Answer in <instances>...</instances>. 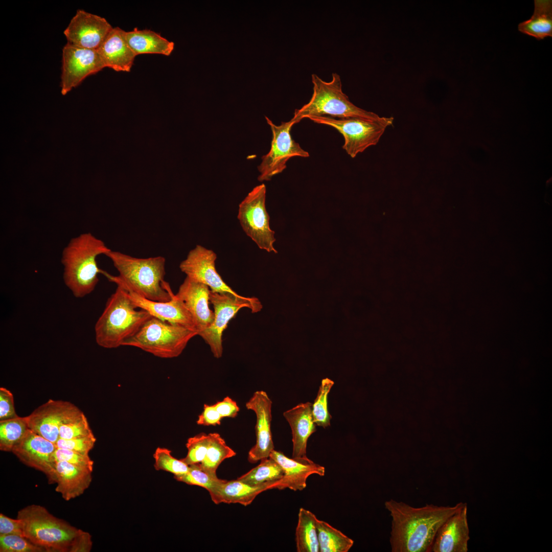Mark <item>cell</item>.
Returning <instances> with one entry per match:
<instances>
[{"instance_id":"18","label":"cell","mask_w":552,"mask_h":552,"mask_svg":"<svg viewBox=\"0 0 552 552\" xmlns=\"http://www.w3.org/2000/svg\"><path fill=\"white\" fill-rule=\"evenodd\" d=\"M468 507L465 502L450 516L438 530L431 552H467L470 532L468 522Z\"/></svg>"},{"instance_id":"8","label":"cell","mask_w":552,"mask_h":552,"mask_svg":"<svg viewBox=\"0 0 552 552\" xmlns=\"http://www.w3.org/2000/svg\"><path fill=\"white\" fill-rule=\"evenodd\" d=\"M314 122L331 126L344 138L342 148L352 158L367 148L378 144L387 127L393 125V117H381L372 120L358 117L334 118L311 117Z\"/></svg>"},{"instance_id":"5","label":"cell","mask_w":552,"mask_h":552,"mask_svg":"<svg viewBox=\"0 0 552 552\" xmlns=\"http://www.w3.org/2000/svg\"><path fill=\"white\" fill-rule=\"evenodd\" d=\"M313 94L309 101L300 109H296L291 120L294 124L304 118L311 117H329L334 118L358 117L376 120L381 117L352 103L342 90L340 76L332 73V79L327 82L317 75H311Z\"/></svg>"},{"instance_id":"45","label":"cell","mask_w":552,"mask_h":552,"mask_svg":"<svg viewBox=\"0 0 552 552\" xmlns=\"http://www.w3.org/2000/svg\"><path fill=\"white\" fill-rule=\"evenodd\" d=\"M92 547L91 536L89 533L80 529L72 543L70 552H89Z\"/></svg>"},{"instance_id":"19","label":"cell","mask_w":552,"mask_h":552,"mask_svg":"<svg viewBox=\"0 0 552 552\" xmlns=\"http://www.w3.org/2000/svg\"><path fill=\"white\" fill-rule=\"evenodd\" d=\"M210 292L206 285L186 277L175 294L191 314L198 334L209 327L214 319V312L209 307Z\"/></svg>"},{"instance_id":"9","label":"cell","mask_w":552,"mask_h":552,"mask_svg":"<svg viewBox=\"0 0 552 552\" xmlns=\"http://www.w3.org/2000/svg\"><path fill=\"white\" fill-rule=\"evenodd\" d=\"M210 301L214 309V320L198 335L209 346L214 356L219 358L223 353L222 333L229 321L243 308H247L252 313H257L261 311L262 305L257 297L214 292L211 290Z\"/></svg>"},{"instance_id":"44","label":"cell","mask_w":552,"mask_h":552,"mask_svg":"<svg viewBox=\"0 0 552 552\" xmlns=\"http://www.w3.org/2000/svg\"><path fill=\"white\" fill-rule=\"evenodd\" d=\"M214 405L222 418H235L240 410L236 402L229 397H225L222 401Z\"/></svg>"},{"instance_id":"24","label":"cell","mask_w":552,"mask_h":552,"mask_svg":"<svg viewBox=\"0 0 552 552\" xmlns=\"http://www.w3.org/2000/svg\"><path fill=\"white\" fill-rule=\"evenodd\" d=\"M281 480L259 486H251L237 479L229 481L224 480L209 493L215 504L239 503L246 506L263 491L272 489L280 490Z\"/></svg>"},{"instance_id":"28","label":"cell","mask_w":552,"mask_h":552,"mask_svg":"<svg viewBox=\"0 0 552 552\" xmlns=\"http://www.w3.org/2000/svg\"><path fill=\"white\" fill-rule=\"evenodd\" d=\"M316 516L310 511L300 508L295 530V540L298 552L319 551Z\"/></svg>"},{"instance_id":"22","label":"cell","mask_w":552,"mask_h":552,"mask_svg":"<svg viewBox=\"0 0 552 552\" xmlns=\"http://www.w3.org/2000/svg\"><path fill=\"white\" fill-rule=\"evenodd\" d=\"M312 406V404L309 402L302 403L283 413L292 431L293 458H308L306 451L307 441L310 436L316 431Z\"/></svg>"},{"instance_id":"2","label":"cell","mask_w":552,"mask_h":552,"mask_svg":"<svg viewBox=\"0 0 552 552\" xmlns=\"http://www.w3.org/2000/svg\"><path fill=\"white\" fill-rule=\"evenodd\" d=\"M104 255L111 260L119 273L114 276L102 270L101 273L110 282L149 300L167 302L172 298L174 293L164 281V257L138 258L111 250Z\"/></svg>"},{"instance_id":"21","label":"cell","mask_w":552,"mask_h":552,"mask_svg":"<svg viewBox=\"0 0 552 552\" xmlns=\"http://www.w3.org/2000/svg\"><path fill=\"white\" fill-rule=\"evenodd\" d=\"M269 457L281 467L284 472L280 490L288 488L293 491H302L306 488V481L309 476L314 474L320 476L325 475L324 467L309 458H290L282 452L275 450L272 451Z\"/></svg>"},{"instance_id":"17","label":"cell","mask_w":552,"mask_h":552,"mask_svg":"<svg viewBox=\"0 0 552 552\" xmlns=\"http://www.w3.org/2000/svg\"><path fill=\"white\" fill-rule=\"evenodd\" d=\"M245 406L254 411L256 416V442L248 454V462L255 463L269 457L274 450L271 432L272 401L265 392L258 390L246 403Z\"/></svg>"},{"instance_id":"3","label":"cell","mask_w":552,"mask_h":552,"mask_svg":"<svg viewBox=\"0 0 552 552\" xmlns=\"http://www.w3.org/2000/svg\"><path fill=\"white\" fill-rule=\"evenodd\" d=\"M110 250L90 233L73 238L64 248L61 260L63 279L75 297L82 298L94 291L102 271L98 266L97 257Z\"/></svg>"},{"instance_id":"40","label":"cell","mask_w":552,"mask_h":552,"mask_svg":"<svg viewBox=\"0 0 552 552\" xmlns=\"http://www.w3.org/2000/svg\"><path fill=\"white\" fill-rule=\"evenodd\" d=\"M96 442L94 435L71 439L59 438L55 445L57 448L71 450L81 454H88Z\"/></svg>"},{"instance_id":"35","label":"cell","mask_w":552,"mask_h":552,"mask_svg":"<svg viewBox=\"0 0 552 552\" xmlns=\"http://www.w3.org/2000/svg\"><path fill=\"white\" fill-rule=\"evenodd\" d=\"M154 467L156 470L172 473L174 476L181 475L188 472L189 466L180 459L174 457L171 451L166 448L157 447L153 454Z\"/></svg>"},{"instance_id":"14","label":"cell","mask_w":552,"mask_h":552,"mask_svg":"<svg viewBox=\"0 0 552 552\" xmlns=\"http://www.w3.org/2000/svg\"><path fill=\"white\" fill-rule=\"evenodd\" d=\"M55 444L29 429L13 448L12 452L24 464L47 476L49 482L55 483Z\"/></svg>"},{"instance_id":"29","label":"cell","mask_w":552,"mask_h":552,"mask_svg":"<svg viewBox=\"0 0 552 552\" xmlns=\"http://www.w3.org/2000/svg\"><path fill=\"white\" fill-rule=\"evenodd\" d=\"M316 525L320 552H348L354 541L328 523L317 519Z\"/></svg>"},{"instance_id":"23","label":"cell","mask_w":552,"mask_h":552,"mask_svg":"<svg viewBox=\"0 0 552 552\" xmlns=\"http://www.w3.org/2000/svg\"><path fill=\"white\" fill-rule=\"evenodd\" d=\"M125 32L119 27L113 28L98 49L105 67L130 71L136 55L127 42Z\"/></svg>"},{"instance_id":"25","label":"cell","mask_w":552,"mask_h":552,"mask_svg":"<svg viewBox=\"0 0 552 552\" xmlns=\"http://www.w3.org/2000/svg\"><path fill=\"white\" fill-rule=\"evenodd\" d=\"M93 471L64 461L55 463V491L66 501L80 496L89 487Z\"/></svg>"},{"instance_id":"27","label":"cell","mask_w":552,"mask_h":552,"mask_svg":"<svg viewBox=\"0 0 552 552\" xmlns=\"http://www.w3.org/2000/svg\"><path fill=\"white\" fill-rule=\"evenodd\" d=\"M518 30L538 40L552 37V1L535 0L532 17L520 22Z\"/></svg>"},{"instance_id":"37","label":"cell","mask_w":552,"mask_h":552,"mask_svg":"<svg viewBox=\"0 0 552 552\" xmlns=\"http://www.w3.org/2000/svg\"><path fill=\"white\" fill-rule=\"evenodd\" d=\"M1 552H47V550L19 535H0Z\"/></svg>"},{"instance_id":"11","label":"cell","mask_w":552,"mask_h":552,"mask_svg":"<svg viewBox=\"0 0 552 552\" xmlns=\"http://www.w3.org/2000/svg\"><path fill=\"white\" fill-rule=\"evenodd\" d=\"M265 119L271 128L272 138L269 152L262 157V162L258 167L260 181L270 180L282 172L291 157L309 156V153L292 138L290 131L294 123L291 120L276 125L267 117L265 116Z\"/></svg>"},{"instance_id":"36","label":"cell","mask_w":552,"mask_h":552,"mask_svg":"<svg viewBox=\"0 0 552 552\" xmlns=\"http://www.w3.org/2000/svg\"><path fill=\"white\" fill-rule=\"evenodd\" d=\"M209 444V434L201 433L189 438L186 445L187 454L181 460L189 466L200 464L205 458Z\"/></svg>"},{"instance_id":"13","label":"cell","mask_w":552,"mask_h":552,"mask_svg":"<svg viewBox=\"0 0 552 552\" xmlns=\"http://www.w3.org/2000/svg\"><path fill=\"white\" fill-rule=\"evenodd\" d=\"M82 413L70 402L50 399L27 417L30 430L56 444L60 426Z\"/></svg>"},{"instance_id":"31","label":"cell","mask_w":552,"mask_h":552,"mask_svg":"<svg viewBox=\"0 0 552 552\" xmlns=\"http://www.w3.org/2000/svg\"><path fill=\"white\" fill-rule=\"evenodd\" d=\"M284 476L281 467L270 457L261 460L260 463L238 480L251 486H259L280 480Z\"/></svg>"},{"instance_id":"1","label":"cell","mask_w":552,"mask_h":552,"mask_svg":"<svg viewBox=\"0 0 552 552\" xmlns=\"http://www.w3.org/2000/svg\"><path fill=\"white\" fill-rule=\"evenodd\" d=\"M465 502L452 506L426 504L413 507L393 499L384 506L392 517L389 542L392 552H431L436 534L443 523Z\"/></svg>"},{"instance_id":"30","label":"cell","mask_w":552,"mask_h":552,"mask_svg":"<svg viewBox=\"0 0 552 552\" xmlns=\"http://www.w3.org/2000/svg\"><path fill=\"white\" fill-rule=\"evenodd\" d=\"M210 444L203 461L200 463L202 469L214 477L221 463L236 455L234 450L227 446L224 440L216 432L209 433Z\"/></svg>"},{"instance_id":"34","label":"cell","mask_w":552,"mask_h":552,"mask_svg":"<svg viewBox=\"0 0 552 552\" xmlns=\"http://www.w3.org/2000/svg\"><path fill=\"white\" fill-rule=\"evenodd\" d=\"M174 478L178 481L189 485L203 488L209 492L224 480L218 477L211 475L202 469L200 464L189 466V469L187 473L181 475L174 476Z\"/></svg>"},{"instance_id":"43","label":"cell","mask_w":552,"mask_h":552,"mask_svg":"<svg viewBox=\"0 0 552 552\" xmlns=\"http://www.w3.org/2000/svg\"><path fill=\"white\" fill-rule=\"evenodd\" d=\"M5 535L24 536L22 527L21 522L17 518L12 519L1 513L0 535Z\"/></svg>"},{"instance_id":"12","label":"cell","mask_w":552,"mask_h":552,"mask_svg":"<svg viewBox=\"0 0 552 552\" xmlns=\"http://www.w3.org/2000/svg\"><path fill=\"white\" fill-rule=\"evenodd\" d=\"M104 68L98 50L82 48L67 42L62 49V94L65 95L87 77Z\"/></svg>"},{"instance_id":"42","label":"cell","mask_w":552,"mask_h":552,"mask_svg":"<svg viewBox=\"0 0 552 552\" xmlns=\"http://www.w3.org/2000/svg\"><path fill=\"white\" fill-rule=\"evenodd\" d=\"M222 419L214 404H204L203 411L199 415L196 423L202 426H216L220 425Z\"/></svg>"},{"instance_id":"16","label":"cell","mask_w":552,"mask_h":552,"mask_svg":"<svg viewBox=\"0 0 552 552\" xmlns=\"http://www.w3.org/2000/svg\"><path fill=\"white\" fill-rule=\"evenodd\" d=\"M112 28L105 18L79 9L63 33L72 45L98 50Z\"/></svg>"},{"instance_id":"4","label":"cell","mask_w":552,"mask_h":552,"mask_svg":"<svg viewBox=\"0 0 552 552\" xmlns=\"http://www.w3.org/2000/svg\"><path fill=\"white\" fill-rule=\"evenodd\" d=\"M136 308L129 298L127 290L117 285L96 323L97 343L106 349L123 346L124 342L134 336L152 316L146 310H137Z\"/></svg>"},{"instance_id":"32","label":"cell","mask_w":552,"mask_h":552,"mask_svg":"<svg viewBox=\"0 0 552 552\" xmlns=\"http://www.w3.org/2000/svg\"><path fill=\"white\" fill-rule=\"evenodd\" d=\"M29 429L27 417L0 421V450L12 452Z\"/></svg>"},{"instance_id":"10","label":"cell","mask_w":552,"mask_h":552,"mask_svg":"<svg viewBox=\"0 0 552 552\" xmlns=\"http://www.w3.org/2000/svg\"><path fill=\"white\" fill-rule=\"evenodd\" d=\"M266 192L264 183L255 187L240 203L237 217L244 232L260 249L276 254L274 232L269 226L265 206Z\"/></svg>"},{"instance_id":"33","label":"cell","mask_w":552,"mask_h":552,"mask_svg":"<svg viewBox=\"0 0 552 552\" xmlns=\"http://www.w3.org/2000/svg\"><path fill=\"white\" fill-rule=\"evenodd\" d=\"M334 382L326 378L322 380L317 396L312 406V416L316 425L327 427L330 425L331 416L328 408V396Z\"/></svg>"},{"instance_id":"26","label":"cell","mask_w":552,"mask_h":552,"mask_svg":"<svg viewBox=\"0 0 552 552\" xmlns=\"http://www.w3.org/2000/svg\"><path fill=\"white\" fill-rule=\"evenodd\" d=\"M125 38L136 56L142 54H158L169 56L174 48V43L150 30L135 28L125 32Z\"/></svg>"},{"instance_id":"38","label":"cell","mask_w":552,"mask_h":552,"mask_svg":"<svg viewBox=\"0 0 552 552\" xmlns=\"http://www.w3.org/2000/svg\"><path fill=\"white\" fill-rule=\"evenodd\" d=\"M94 435L87 419L83 412L59 428V438L71 439Z\"/></svg>"},{"instance_id":"41","label":"cell","mask_w":552,"mask_h":552,"mask_svg":"<svg viewBox=\"0 0 552 552\" xmlns=\"http://www.w3.org/2000/svg\"><path fill=\"white\" fill-rule=\"evenodd\" d=\"M18 417L14 407V398L12 393L8 389L0 388V421L15 418Z\"/></svg>"},{"instance_id":"20","label":"cell","mask_w":552,"mask_h":552,"mask_svg":"<svg viewBox=\"0 0 552 552\" xmlns=\"http://www.w3.org/2000/svg\"><path fill=\"white\" fill-rule=\"evenodd\" d=\"M126 290L129 298L137 308L146 310L151 316L162 320L197 332L191 314L175 294L169 301L159 302L146 299L130 290Z\"/></svg>"},{"instance_id":"7","label":"cell","mask_w":552,"mask_h":552,"mask_svg":"<svg viewBox=\"0 0 552 552\" xmlns=\"http://www.w3.org/2000/svg\"><path fill=\"white\" fill-rule=\"evenodd\" d=\"M196 331L152 316L123 346L139 348L162 358L179 356Z\"/></svg>"},{"instance_id":"39","label":"cell","mask_w":552,"mask_h":552,"mask_svg":"<svg viewBox=\"0 0 552 552\" xmlns=\"http://www.w3.org/2000/svg\"><path fill=\"white\" fill-rule=\"evenodd\" d=\"M55 462L64 461L75 466L93 471L94 461L88 454L71 450L57 448L53 455Z\"/></svg>"},{"instance_id":"6","label":"cell","mask_w":552,"mask_h":552,"mask_svg":"<svg viewBox=\"0 0 552 552\" xmlns=\"http://www.w3.org/2000/svg\"><path fill=\"white\" fill-rule=\"evenodd\" d=\"M24 536L47 552H70L80 530L57 518L44 507L29 505L17 513Z\"/></svg>"},{"instance_id":"15","label":"cell","mask_w":552,"mask_h":552,"mask_svg":"<svg viewBox=\"0 0 552 552\" xmlns=\"http://www.w3.org/2000/svg\"><path fill=\"white\" fill-rule=\"evenodd\" d=\"M216 259L217 256L213 250L197 245L180 263L179 268L187 277L206 285L213 292L239 295L224 282L217 271Z\"/></svg>"}]
</instances>
